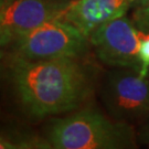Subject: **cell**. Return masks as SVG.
Here are the masks:
<instances>
[{"label": "cell", "instance_id": "ba28073f", "mask_svg": "<svg viewBox=\"0 0 149 149\" xmlns=\"http://www.w3.org/2000/svg\"><path fill=\"white\" fill-rule=\"evenodd\" d=\"M51 148L48 140L32 136H5L0 135V149Z\"/></svg>", "mask_w": 149, "mask_h": 149}, {"label": "cell", "instance_id": "8992f818", "mask_svg": "<svg viewBox=\"0 0 149 149\" xmlns=\"http://www.w3.org/2000/svg\"><path fill=\"white\" fill-rule=\"evenodd\" d=\"M70 0H11L0 7V48L54 19H60Z\"/></svg>", "mask_w": 149, "mask_h": 149}, {"label": "cell", "instance_id": "8fae6325", "mask_svg": "<svg viewBox=\"0 0 149 149\" xmlns=\"http://www.w3.org/2000/svg\"><path fill=\"white\" fill-rule=\"evenodd\" d=\"M144 138H145V140H146V143H147V145L149 146V125L147 126V127H146V129H145Z\"/></svg>", "mask_w": 149, "mask_h": 149}, {"label": "cell", "instance_id": "5b68a950", "mask_svg": "<svg viewBox=\"0 0 149 149\" xmlns=\"http://www.w3.org/2000/svg\"><path fill=\"white\" fill-rule=\"evenodd\" d=\"M103 102L119 122L136 120L149 114V80L132 69H118L107 75Z\"/></svg>", "mask_w": 149, "mask_h": 149}, {"label": "cell", "instance_id": "4fadbf2b", "mask_svg": "<svg viewBox=\"0 0 149 149\" xmlns=\"http://www.w3.org/2000/svg\"><path fill=\"white\" fill-rule=\"evenodd\" d=\"M0 49H1V48H0Z\"/></svg>", "mask_w": 149, "mask_h": 149}, {"label": "cell", "instance_id": "277c9868", "mask_svg": "<svg viewBox=\"0 0 149 149\" xmlns=\"http://www.w3.org/2000/svg\"><path fill=\"white\" fill-rule=\"evenodd\" d=\"M97 58L117 69H132L139 73L140 34L137 27L123 16L103 23L88 37Z\"/></svg>", "mask_w": 149, "mask_h": 149}, {"label": "cell", "instance_id": "6da1fadb", "mask_svg": "<svg viewBox=\"0 0 149 149\" xmlns=\"http://www.w3.org/2000/svg\"><path fill=\"white\" fill-rule=\"evenodd\" d=\"M11 79L22 106L38 118L72 112L92 93L90 74L77 58L13 59Z\"/></svg>", "mask_w": 149, "mask_h": 149}, {"label": "cell", "instance_id": "3957f363", "mask_svg": "<svg viewBox=\"0 0 149 149\" xmlns=\"http://www.w3.org/2000/svg\"><path fill=\"white\" fill-rule=\"evenodd\" d=\"M90 40L73 24L62 19L42 23L13 42V59L38 60L77 58L85 52Z\"/></svg>", "mask_w": 149, "mask_h": 149}, {"label": "cell", "instance_id": "7a4b0ae2", "mask_svg": "<svg viewBox=\"0 0 149 149\" xmlns=\"http://www.w3.org/2000/svg\"><path fill=\"white\" fill-rule=\"evenodd\" d=\"M47 140L56 149H118L135 144L128 123L111 119L94 109H82L54 120Z\"/></svg>", "mask_w": 149, "mask_h": 149}, {"label": "cell", "instance_id": "52a82bcc", "mask_svg": "<svg viewBox=\"0 0 149 149\" xmlns=\"http://www.w3.org/2000/svg\"><path fill=\"white\" fill-rule=\"evenodd\" d=\"M136 0H75L60 19L73 24L88 38L103 23L126 15Z\"/></svg>", "mask_w": 149, "mask_h": 149}, {"label": "cell", "instance_id": "30bf717a", "mask_svg": "<svg viewBox=\"0 0 149 149\" xmlns=\"http://www.w3.org/2000/svg\"><path fill=\"white\" fill-rule=\"evenodd\" d=\"M139 63H140L139 74L143 77H147V74L149 72V34L146 38L141 39L140 41Z\"/></svg>", "mask_w": 149, "mask_h": 149}, {"label": "cell", "instance_id": "7c38bea8", "mask_svg": "<svg viewBox=\"0 0 149 149\" xmlns=\"http://www.w3.org/2000/svg\"><path fill=\"white\" fill-rule=\"evenodd\" d=\"M10 1L11 0H0V7L6 5V3H8V2H10Z\"/></svg>", "mask_w": 149, "mask_h": 149}, {"label": "cell", "instance_id": "9c48e42d", "mask_svg": "<svg viewBox=\"0 0 149 149\" xmlns=\"http://www.w3.org/2000/svg\"><path fill=\"white\" fill-rule=\"evenodd\" d=\"M133 22L141 31L149 30V0H136L134 3Z\"/></svg>", "mask_w": 149, "mask_h": 149}]
</instances>
